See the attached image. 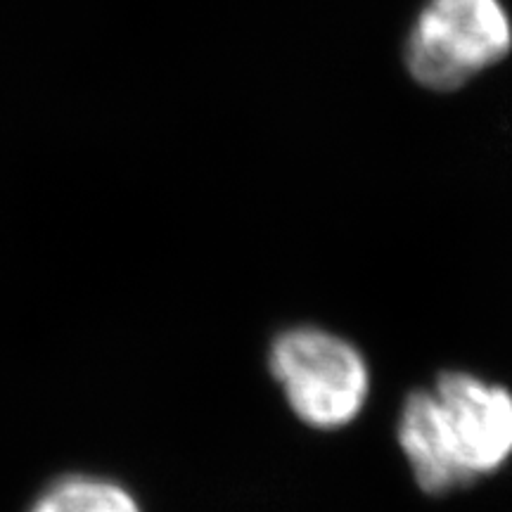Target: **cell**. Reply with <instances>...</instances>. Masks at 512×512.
<instances>
[{
    "label": "cell",
    "instance_id": "obj_3",
    "mask_svg": "<svg viewBox=\"0 0 512 512\" xmlns=\"http://www.w3.org/2000/svg\"><path fill=\"white\" fill-rule=\"evenodd\" d=\"M446 446L475 482L512 458V394L467 373L439 375L432 389Z\"/></svg>",
    "mask_w": 512,
    "mask_h": 512
},
{
    "label": "cell",
    "instance_id": "obj_2",
    "mask_svg": "<svg viewBox=\"0 0 512 512\" xmlns=\"http://www.w3.org/2000/svg\"><path fill=\"white\" fill-rule=\"evenodd\" d=\"M510 48V19L498 0H430L408 36L406 64L420 86L451 93Z\"/></svg>",
    "mask_w": 512,
    "mask_h": 512
},
{
    "label": "cell",
    "instance_id": "obj_5",
    "mask_svg": "<svg viewBox=\"0 0 512 512\" xmlns=\"http://www.w3.org/2000/svg\"><path fill=\"white\" fill-rule=\"evenodd\" d=\"M31 512H140V505L117 482L74 475L50 486Z\"/></svg>",
    "mask_w": 512,
    "mask_h": 512
},
{
    "label": "cell",
    "instance_id": "obj_1",
    "mask_svg": "<svg viewBox=\"0 0 512 512\" xmlns=\"http://www.w3.org/2000/svg\"><path fill=\"white\" fill-rule=\"evenodd\" d=\"M268 368L299 420L316 430H339L361 415L370 392L366 358L328 330H285L273 339Z\"/></svg>",
    "mask_w": 512,
    "mask_h": 512
},
{
    "label": "cell",
    "instance_id": "obj_4",
    "mask_svg": "<svg viewBox=\"0 0 512 512\" xmlns=\"http://www.w3.org/2000/svg\"><path fill=\"white\" fill-rule=\"evenodd\" d=\"M399 444L406 453L415 482L425 494L441 496L472 484L448 451L437 413V401L427 389L408 396L399 418Z\"/></svg>",
    "mask_w": 512,
    "mask_h": 512
}]
</instances>
